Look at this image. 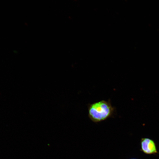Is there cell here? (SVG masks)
Instances as JSON below:
<instances>
[{"label":"cell","instance_id":"1","mask_svg":"<svg viewBox=\"0 0 159 159\" xmlns=\"http://www.w3.org/2000/svg\"><path fill=\"white\" fill-rule=\"evenodd\" d=\"M115 110L110 100H101L88 105V115L92 121L97 123L113 117Z\"/></svg>","mask_w":159,"mask_h":159},{"label":"cell","instance_id":"2","mask_svg":"<svg viewBox=\"0 0 159 159\" xmlns=\"http://www.w3.org/2000/svg\"><path fill=\"white\" fill-rule=\"evenodd\" d=\"M141 150L144 153L151 155L158 153L156 144L152 139L142 138L140 141Z\"/></svg>","mask_w":159,"mask_h":159},{"label":"cell","instance_id":"3","mask_svg":"<svg viewBox=\"0 0 159 159\" xmlns=\"http://www.w3.org/2000/svg\"><path fill=\"white\" fill-rule=\"evenodd\" d=\"M130 159H137L135 158H130Z\"/></svg>","mask_w":159,"mask_h":159}]
</instances>
